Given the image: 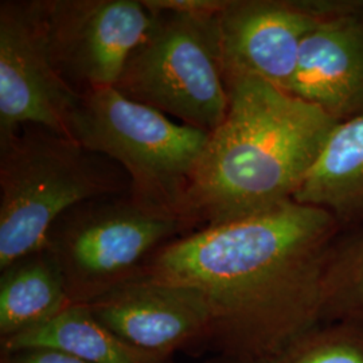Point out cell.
<instances>
[{
	"instance_id": "6da1fadb",
	"label": "cell",
	"mask_w": 363,
	"mask_h": 363,
	"mask_svg": "<svg viewBox=\"0 0 363 363\" xmlns=\"http://www.w3.org/2000/svg\"><path fill=\"white\" fill-rule=\"evenodd\" d=\"M340 230L325 208L291 199L169 241L133 279L196 294L211 357H261L322 323L325 261Z\"/></svg>"
},
{
	"instance_id": "7a4b0ae2",
	"label": "cell",
	"mask_w": 363,
	"mask_h": 363,
	"mask_svg": "<svg viewBox=\"0 0 363 363\" xmlns=\"http://www.w3.org/2000/svg\"><path fill=\"white\" fill-rule=\"evenodd\" d=\"M229 108L182 201L191 232L241 220L291 201L337 121L271 84L225 73Z\"/></svg>"
},
{
	"instance_id": "3957f363",
	"label": "cell",
	"mask_w": 363,
	"mask_h": 363,
	"mask_svg": "<svg viewBox=\"0 0 363 363\" xmlns=\"http://www.w3.org/2000/svg\"><path fill=\"white\" fill-rule=\"evenodd\" d=\"M127 194L130 177L112 159L57 130L23 125L0 143V271L45 249L66 210Z\"/></svg>"
},
{
	"instance_id": "277c9868",
	"label": "cell",
	"mask_w": 363,
	"mask_h": 363,
	"mask_svg": "<svg viewBox=\"0 0 363 363\" xmlns=\"http://www.w3.org/2000/svg\"><path fill=\"white\" fill-rule=\"evenodd\" d=\"M70 136L124 169L138 205L181 220L182 201L206 148L208 132L178 124L116 88H104L79 97Z\"/></svg>"
},
{
	"instance_id": "5b68a950",
	"label": "cell",
	"mask_w": 363,
	"mask_h": 363,
	"mask_svg": "<svg viewBox=\"0 0 363 363\" xmlns=\"http://www.w3.org/2000/svg\"><path fill=\"white\" fill-rule=\"evenodd\" d=\"M150 11L151 27L130 52L115 88L133 101L211 133L229 108L220 13Z\"/></svg>"
},
{
	"instance_id": "8992f818",
	"label": "cell",
	"mask_w": 363,
	"mask_h": 363,
	"mask_svg": "<svg viewBox=\"0 0 363 363\" xmlns=\"http://www.w3.org/2000/svg\"><path fill=\"white\" fill-rule=\"evenodd\" d=\"M191 233L181 220L138 205L130 194L106 195L66 210L45 249L65 280L72 304H86L132 280L159 247Z\"/></svg>"
},
{
	"instance_id": "52a82bcc",
	"label": "cell",
	"mask_w": 363,
	"mask_h": 363,
	"mask_svg": "<svg viewBox=\"0 0 363 363\" xmlns=\"http://www.w3.org/2000/svg\"><path fill=\"white\" fill-rule=\"evenodd\" d=\"M60 76L79 96L115 88L154 21L143 0H38Z\"/></svg>"
},
{
	"instance_id": "ba28073f",
	"label": "cell",
	"mask_w": 363,
	"mask_h": 363,
	"mask_svg": "<svg viewBox=\"0 0 363 363\" xmlns=\"http://www.w3.org/2000/svg\"><path fill=\"white\" fill-rule=\"evenodd\" d=\"M79 97L52 64L38 0H1L0 143L27 124L72 138Z\"/></svg>"
},
{
	"instance_id": "9c48e42d",
	"label": "cell",
	"mask_w": 363,
	"mask_h": 363,
	"mask_svg": "<svg viewBox=\"0 0 363 363\" xmlns=\"http://www.w3.org/2000/svg\"><path fill=\"white\" fill-rule=\"evenodd\" d=\"M357 1L229 0L220 13L225 73L259 78L289 93L306 37Z\"/></svg>"
},
{
	"instance_id": "30bf717a",
	"label": "cell",
	"mask_w": 363,
	"mask_h": 363,
	"mask_svg": "<svg viewBox=\"0 0 363 363\" xmlns=\"http://www.w3.org/2000/svg\"><path fill=\"white\" fill-rule=\"evenodd\" d=\"M82 306L117 337L147 352L203 350L208 340L206 307L182 286L132 279Z\"/></svg>"
},
{
	"instance_id": "8fae6325",
	"label": "cell",
	"mask_w": 363,
	"mask_h": 363,
	"mask_svg": "<svg viewBox=\"0 0 363 363\" xmlns=\"http://www.w3.org/2000/svg\"><path fill=\"white\" fill-rule=\"evenodd\" d=\"M289 93L337 123L363 116V1L306 37Z\"/></svg>"
},
{
	"instance_id": "7c38bea8",
	"label": "cell",
	"mask_w": 363,
	"mask_h": 363,
	"mask_svg": "<svg viewBox=\"0 0 363 363\" xmlns=\"http://www.w3.org/2000/svg\"><path fill=\"white\" fill-rule=\"evenodd\" d=\"M292 201L325 208L342 229L363 223V116L337 123Z\"/></svg>"
},
{
	"instance_id": "4fadbf2b",
	"label": "cell",
	"mask_w": 363,
	"mask_h": 363,
	"mask_svg": "<svg viewBox=\"0 0 363 363\" xmlns=\"http://www.w3.org/2000/svg\"><path fill=\"white\" fill-rule=\"evenodd\" d=\"M52 349L86 363H175L140 350L101 325L82 304H70L45 325L1 340V351Z\"/></svg>"
},
{
	"instance_id": "5bb4252c",
	"label": "cell",
	"mask_w": 363,
	"mask_h": 363,
	"mask_svg": "<svg viewBox=\"0 0 363 363\" xmlns=\"http://www.w3.org/2000/svg\"><path fill=\"white\" fill-rule=\"evenodd\" d=\"M70 304L64 276L46 249L16 259L0 276V337L45 325Z\"/></svg>"
},
{
	"instance_id": "9a60e30c",
	"label": "cell",
	"mask_w": 363,
	"mask_h": 363,
	"mask_svg": "<svg viewBox=\"0 0 363 363\" xmlns=\"http://www.w3.org/2000/svg\"><path fill=\"white\" fill-rule=\"evenodd\" d=\"M322 323L363 333V223L342 229L330 247L322 288Z\"/></svg>"
},
{
	"instance_id": "2e32d148",
	"label": "cell",
	"mask_w": 363,
	"mask_h": 363,
	"mask_svg": "<svg viewBox=\"0 0 363 363\" xmlns=\"http://www.w3.org/2000/svg\"><path fill=\"white\" fill-rule=\"evenodd\" d=\"M203 363H363V333L350 325L320 323L271 354L253 358L210 355Z\"/></svg>"
},
{
	"instance_id": "e0dca14e",
	"label": "cell",
	"mask_w": 363,
	"mask_h": 363,
	"mask_svg": "<svg viewBox=\"0 0 363 363\" xmlns=\"http://www.w3.org/2000/svg\"><path fill=\"white\" fill-rule=\"evenodd\" d=\"M0 363H86L62 351L52 349H21L1 351Z\"/></svg>"
}]
</instances>
